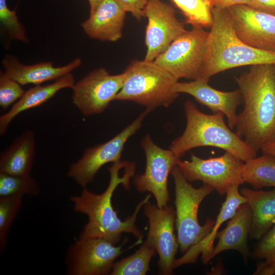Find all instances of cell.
<instances>
[{
    "mask_svg": "<svg viewBox=\"0 0 275 275\" xmlns=\"http://www.w3.org/2000/svg\"><path fill=\"white\" fill-rule=\"evenodd\" d=\"M247 5L275 16V0H251Z\"/></svg>",
    "mask_w": 275,
    "mask_h": 275,
    "instance_id": "cell-33",
    "label": "cell"
},
{
    "mask_svg": "<svg viewBox=\"0 0 275 275\" xmlns=\"http://www.w3.org/2000/svg\"><path fill=\"white\" fill-rule=\"evenodd\" d=\"M252 212L251 238L260 239L275 224V188L269 191L241 189Z\"/></svg>",
    "mask_w": 275,
    "mask_h": 275,
    "instance_id": "cell-22",
    "label": "cell"
},
{
    "mask_svg": "<svg viewBox=\"0 0 275 275\" xmlns=\"http://www.w3.org/2000/svg\"><path fill=\"white\" fill-rule=\"evenodd\" d=\"M149 222L147 240L159 256L158 265L162 274H172L179 244L174 234L176 211L172 206L160 208L149 201L143 206Z\"/></svg>",
    "mask_w": 275,
    "mask_h": 275,
    "instance_id": "cell-13",
    "label": "cell"
},
{
    "mask_svg": "<svg viewBox=\"0 0 275 275\" xmlns=\"http://www.w3.org/2000/svg\"><path fill=\"white\" fill-rule=\"evenodd\" d=\"M90 5V13H93L104 0H88Z\"/></svg>",
    "mask_w": 275,
    "mask_h": 275,
    "instance_id": "cell-36",
    "label": "cell"
},
{
    "mask_svg": "<svg viewBox=\"0 0 275 275\" xmlns=\"http://www.w3.org/2000/svg\"><path fill=\"white\" fill-rule=\"evenodd\" d=\"M23 195L2 197L0 198V242L1 248L6 244L10 225L20 208Z\"/></svg>",
    "mask_w": 275,
    "mask_h": 275,
    "instance_id": "cell-29",
    "label": "cell"
},
{
    "mask_svg": "<svg viewBox=\"0 0 275 275\" xmlns=\"http://www.w3.org/2000/svg\"><path fill=\"white\" fill-rule=\"evenodd\" d=\"M208 81L209 79L203 78L188 82L178 81L174 90L178 94L191 95L214 114L223 113L227 118L229 127L233 129L236 123L237 108L242 103L239 90L228 92L219 91L211 87Z\"/></svg>",
    "mask_w": 275,
    "mask_h": 275,
    "instance_id": "cell-16",
    "label": "cell"
},
{
    "mask_svg": "<svg viewBox=\"0 0 275 275\" xmlns=\"http://www.w3.org/2000/svg\"><path fill=\"white\" fill-rule=\"evenodd\" d=\"M233 29L248 45L275 52V16L249 5H234L227 8Z\"/></svg>",
    "mask_w": 275,
    "mask_h": 275,
    "instance_id": "cell-15",
    "label": "cell"
},
{
    "mask_svg": "<svg viewBox=\"0 0 275 275\" xmlns=\"http://www.w3.org/2000/svg\"><path fill=\"white\" fill-rule=\"evenodd\" d=\"M0 21L11 39L28 42L24 27L19 21L16 11L8 7L7 0H0Z\"/></svg>",
    "mask_w": 275,
    "mask_h": 275,
    "instance_id": "cell-30",
    "label": "cell"
},
{
    "mask_svg": "<svg viewBox=\"0 0 275 275\" xmlns=\"http://www.w3.org/2000/svg\"><path fill=\"white\" fill-rule=\"evenodd\" d=\"M252 222L251 209L246 202L238 207L225 229L217 233L216 237L218 240L213 249L210 260L223 251L235 250L239 252L246 261L250 254L248 238Z\"/></svg>",
    "mask_w": 275,
    "mask_h": 275,
    "instance_id": "cell-20",
    "label": "cell"
},
{
    "mask_svg": "<svg viewBox=\"0 0 275 275\" xmlns=\"http://www.w3.org/2000/svg\"><path fill=\"white\" fill-rule=\"evenodd\" d=\"M251 0H210L213 7L228 8L230 7L244 4L247 5Z\"/></svg>",
    "mask_w": 275,
    "mask_h": 275,
    "instance_id": "cell-34",
    "label": "cell"
},
{
    "mask_svg": "<svg viewBox=\"0 0 275 275\" xmlns=\"http://www.w3.org/2000/svg\"><path fill=\"white\" fill-rule=\"evenodd\" d=\"M239 186L238 184H234L227 191L226 200L210 232L201 241L190 248L182 257L175 259V268L185 264L195 263L200 254H202L203 263L206 264L210 260L213 242L219 228L225 221L233 217L241 204L247 202L246 199L239 192Z\"/></svg>",
    "mask_w": 275,
    "mask_h": 275,
    "instance_id": "cell-19",
    "label": "cell"
},
{
    "mask_svg": "<svg viewBox=\"0 0 275 275\" xmlns=\"http://www.w3.org/2000/svg\"><path fill=\"white\" fill-rule=\"evenodd\" d=\"M135 170L133 162L116 161L108 168L110 180L104 192L98 195L85 187L80 196L70 198L74 210L88 217V222L85 226L80 238H101L116 244L120 241L123 233H128L138 239H143V234L135 223L140 210L149 201L151 194L138 203L133 213L124 221L119 217L112 204L113 194L118 185L121 184L127 190L130 188V179Z\"/></svg>",
    "mask_w": 275,
    "mask_h": 275,
    "instance_id": "cell-1",
    "label": "cell"
},
{
    "mask_svg": "<svg viewBox=\"0 0 275 275\" xmlns=\"http://www.w3.org/2000/svg\"><path fill=\"white\" fill-rule=\"evenodd\" d=\"M186 124L183 133L171 143L169 149L181 157L199 147L218 148L244 162L257 156V153L225 122L222 113L206 114L190 100L184 104Z\"/></svg>",
    "mask_w": 275,
    "mask_h": 275,
    "instance_id": "cell-4",
    "label": "cell"
},
{
    "mask_svg": "<svg viewBox=\"0 0 275 275\" xmlns=\"http://www.w3.org/2000/svg\"><path fill=\"white\" fill-rule=\"evenodd\" d=\"M123 85L115 100L130 101L151 112L169 107L178 98L174 90L178 80L154 61H132L124 71Z\"/></svg>",
    "mask_w": 275,
    "mask_h": 275,
    "instance_id": "cell-5",
    "label": "cell"
},
{
    "mask_svg": "<svg viewBox=\"0 0 275 275\" xmlns=\"http://www.w3.org/2000/svg\"><path fill=\"white\" fill-rule=\"evenodd\" d=\"M244 162L225 151L220 156L207 159L193 154L189 160L179 159L177 165L188 181H201L222 196L233 185L244 183L242 178Z\"/></svg>",
    "mask_w": 275,
    "mask_h": 275,
    "instance_id": "cell-8",
    "label": "cell"
},
{
    "mask_svg": "<svg viewBox=\"0 0 275 275\" xmlns=\"http://www.w3.org/2000/svg\"><path fill=\"white\" fill-rule=\"evenodd\" d=\"M25 91L21 85L5 72L0 75V106L4 109L18 101Z\"/></svg>",
    "mask_w": 275,
    "mask_h": 275,
    "instance_id": "cell-31",
    "label": "cell"
},
{
    "mask_svg": "<svg viewBox=\"0 0 275 275\" xmlns=\"http://www.w3.org/2000/svg\"><path fill=\"white\" fill-rule=\"evenodd\" d=\"M5 73L21 85L41 84L52 80H57L71 73L81 64L80 58H76L61 67H54L50 62H41L31 65L20 63L17 59L7 55L2 61Z\"/></svg>",
    "mask_w": 275,
    "mask_h": 275,
    "instance_id": "cell-17",
    "label": "cell"
},
{
    "mask_svg": "<svg viewBox=\"0 0 275 275\" xmlns=\"http://www.w3.org/2000/svg\"><path fill=\"white\" fill-rule=\"evenodd\" d=\"M39 192L36 180L27 176H16L0 173V197L25 194L36 195Z\"/></svg>",
    "mask_w": 275,
    "mask_h": 275,
    "instance_id": "cell-28",
    "label": "cell"
},
{
    "mask_svg": "<svg viewBox=\"0 0 275 275\" xmlns=\"http://www.w3.org/2000/svg\"><path fill=\"white\" fill-rule=\"evenodd\" d=\"M253 252V257L264 261L259 263L253 274H275V224L261 239Z\"/></svg>",
    "mask_w": 275,
    "mask_h": 275,
    "instance_id": "cell-27",
    "label": "cell"
},
{
    "mask_svg": "<svg viewBox=\"0 0 275 275\" xmlns=\"http://www.w3.org/2000/svg\"><path fill=\"white\" fill-rule=\"evenodd\" d=\"M235 79L243 104L236 133L258 152L275 140V64L252 65Z\"/></svg>",
    "mask_w": 275,
    "mask_h": 275,
    "instance_id": "cell-2",
    "label": "cell"
},
{
    "mask_svg": "<svg viewBox=\"0 0 275 275\" xmlns=\"http://www.w3.org/2000/svg\"><path fill=\"white\" fill-rule=\"evenodd\" d=\"M101 238H80L68 255L69 270L73 275H104L112 271L116 259L125 250Z\"/></svg>",
    "mask_w": 275,
    "mask_h": 275,
    "instance_id": "cell-12",
    "label": "cell"
},
{
    "mask_svg": "<svg viewBox=\"0 0 275 275\" xmlns=\"http://www.w3.org/2000/svg\"><path fill=\"white\" fill-rule=\"evenodd\" d=\"M261 150L263 154L268 155L275 158V140L265 144Z\"/></svg>",
    "mask_w": 275,
    "mask_h": 275,
    "instance_id": "cell-35",
    "label": "cell"
},
{
    "mask_svg": "<svg viewBox=\"0 0 275 275\" xmlns=\"http://www.w3.org/2000/svg\"><path fill=\"white\" fill-rule=\"evenodd\" d=\"M35 152V134L26 130L3 151L0 156V173L30 175Z\"/></svg>",
    "mask_w": 275,
    "mask_h": 275,
    "instance_id": "cell-23",
    "label": "cell"
},
{
    "mask_svg": "<svg viewBox=\"0 0 275 275\" xmlns=\"http://www.w3.org/2000/svg\"><path fill=\"white\" fill-rule=\"evenodd\" d=\"M125 13L115 0H104L81 26L92 38L115 42L122 38Z\"/></svg>",
    "mask_w": 275,
    "mask_h": 275,
    "instance_id": "cell-18",
    "label": "cell"
},
{
    "mask_svg": "<svg viewBox=\"0 0 275 275\" xmlns=\"http://www.w3.org/2000/svg\"><path fill=\"white\" fill-rule=\"evenodd\" d=\"M145 15L148 24L144 60L153 61L186 30L177 18L173 7L161 0H147Z\"/></svg>",
    "mask_w": 275,
    "mask_h": 275,
    "instance_id": "cell-14",
    "label": "cell"
},
{
    "mask_svg": "<svg viewBox=\"0 0 275 275\" xmlns=\"http://www.w3.org/2000/svg\"><path fill=\"white\" fill-rule=\"evenodd\" d=\"M156 251L147 240L133 254L115 262L111 275H145L150 270V263Z\"/></svg>",
    "mask_w": 275,
    "mask_h": 275,
    "instance_id": "cell-25",
    "label": "cell"
},
{
    "mask_svg": "<svg viewBox=\"0 0 275 275\" xmlns=\"http://www.w3.org/2000/svg\"><path fill=\"white\" fill-rule=\"evenodd\" d=\"M124 72L111 75L104 68L95 69L75 83L72 102L84 116L103 112L122 88Z\"/></svg>",
    "mask_w": 275,
    "mask_h": 275,
    "instance_id": "cell-11",
    "label": "cell"
},
{
    "mask_svg": "<svg viewBox=\"0 0 275 275\" xmlns=\"http://www.w3.org/2000/svg\"><path fill=\"white\" fill-rule=\"evenodd\" d=\"M125 12H130L138 20L145 17V8L147 0H115Z\"/></svg>",
    "mask_w": 275,
    "mask_h": 275,
    "instance_id": "cell-32",
    "label": "cell"
},
{
    "mask_svg": "<svg viewBox=\"0 0 275 275\" xmlns=\"http://www.w3.org/2000/svg\"><path fill=\"white\" fill-rule=\"evenodd\" d=\"M150 112L146 109L131 124L108 141L86 149L82 156L70 166L68 176L83 188L91 183L104 164L120 160L125 144L141 127Z\"/></svg>",
    "mask_w": 275,
    "mask_h": 275,
    "instance_id": "cell-9",
    "label": "cell"
},
{
    "mask_svg": "<svg viewBox=\"0 0 275 275\" xmlns=\"http://www.w3.org/2000/svg\"><path fill=\"white\" fill-rule=\"evenodd\" d=\"M75 84L73 75L68 73L44 86L36 85L25 91L12 108L0 117V134L4 135L11 121L21 113L44 103L60 90L72 88Z\"/></svg>",
    "mask_w": 275,
    "mask_h": 275,
    "instance_id": "cell-21",
    "label": "cell"
},
{
    "mask_svg": "<svg viewBox=\"0 0 275 275\" xmlns=\"http://www.w3.org/2000/svg\"><path fill=\"white\" fill-rule=\"evenodd\" d=\"M141 146L145 152L146 167L144 173L134 177V186L140 193H150L158 207H167L170 200L168 176L180 157L170 149L157 145L149 134L142 139Z\"/></svg>",
    "mask_w": 275,
    "mask_h": 275,
    "instance_id": "cell-10",
    "label": "cell"
},
{
    "mask_svg": "<svg viewBox=\"0 0 275 275\" xmlns=\"http://www.w3.org/2000/svg\"><path fill=\"white\" fill-rule=\"evenodd\" d=\"M171 173L175 184L177 238L180 250L184 254L212 230L214 221L208 219L204 226H201L198 216L200 204L214 189L206 184L198 188L194 187L177 164Z\"/></svg>",
    "mask_w": 275,
    "mask_h": 275,
    "instance_id": "cell-6",
    "label": "cell"
},
{
    "mask_svg": "<svg viewBox=\"0 0 275 275\" xmlns=\"http://www.w3.org/2000/svg\"><path fill=\"white\" fill-rule=\"evenodd\" d=\"M208 32L200 28L186 30L153 61L178 80L198 79Z\"/></svg>",
    "mask_w": 275,
    "mask_h": 275,
    "instance_id": "cell-7",
    "label": "cell"
},
{
    "mask_svg": "<svg viewBox=\"0 0 275 275\" xmlns=\"http://www.w3.org/2000/svg\"><path fill=\"white\" fill-rule=\"evenodd\" d=\"M242 178L244 183L251 185L254 189L269 186L275 187V158L263 154L244 162Z\"/></svg>",
    "mask_w": 275,
    "mask_h": 275,
    "instance_id": "cell-24",
    "label": "cell"
},
{
    "mask_svg": "<svg viewBox=\"0 0 275 275\" xmlns=\"http://www.w3.org/2000/svg\"><path fill=\"white\" fill-rule=\"evenodd\" d=\"M212 14L213 23L199 78L209 80L219 72L243 66L275 64V52L255 48L239 38L227 8L213 7Z\"/></svg>",
    "mask_w": 275,
    "mask_h": 275,
    "instance_id": "cell-3",
    "label": "cell"
},
{
    "mask_svg": "<svg viewBox=\"0 0 275 275\" xmlns=\"http://www.w3.org/2000/svg\"><path fill=\"white\" fill-rule=\"evenodd\" d=\"M193 28H211L213 6L210 0H171Z\"/></svg>",
    "mask_w": 275,
    "mask_h": 275,
    "instance_id": "cell-26",
    "label": "cell"
}]
</instances>
